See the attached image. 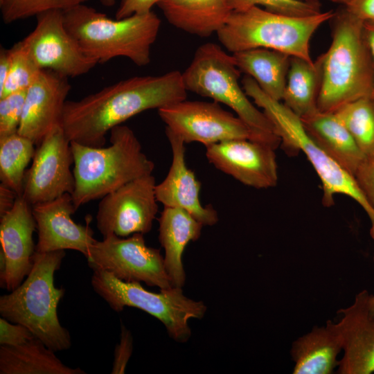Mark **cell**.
I'll list each match as a JSON object with an SVG mask.
<instances>
[{
	"label": "cell",
	"mask_w": 374,
	"mask_h": 374,
	"mask_svg": "<svg viewBox=\"0 0 374 374\" xmlns=\"http://www.w3.org/2000/svg\"><path fill=\"white\" fill-rule=\"evenodd\" d=\"M364 32L374 64V22H364Z\"/></svg>",
	"instance_id": "60d3db41"
},
{
	"label": "cell",
	"mask_w": 374,
	"mask_h": 374,
	"mask_svg": "<svg viewBox=\"0 0 374 374\" xmlns=\"http://www.w3.org/2000/svg\"><path fill=\"white\" fill-rule=\"evenodd\" d=\"M371 294L359 292L349 307L341 309L339 321L344 355L338 373L371 374L374 372V316L370 313Z\"/></svg>",
	"instance_id": "ffe728a7"
},
{
	"label": "cell",
	"mask_w": 374,
	"mask_h": 374,
	"mask_svg": "<svg viewBox=\"0 0 374 374\" xmlns=\"http://www.w3.org/2000/svg\"><path fill=\"white\" fill-rule=\"evenodd\" d=\"M366 156L374 154V103L371 97L348 103L334 112Z\"/></svg>",
	"instance_id": "f1b7e54d"
},
{
	"label": "cell",
	"mask_w": 374,
	"mask_h": 374,
	"mask_svg": "<svg viewBox=\"0 0 374 374\" xmlns=\"http://www.w3.org/2000/svg\"><path fill=\"white\" fill-rule=\"evenodd\" d=\"M159 240L165 250L164 266L172 287L186 283L182 256L190 241L197 240L204 225L186 210L164 207L159 219Z\"/></svg>",
	"instance_id": "7402d4cb"
},
{
	"label": "cell",
	"mask_w": 374,
	"mask_h": 374,
	"mask_svg": "<svg viewBox=\"0 0 374 374\" xmlns=\"http://www.w3.org/2000/svg\"><path fill=\"white\" fill-rule=\"evenodd\" d=\"M157 6L171 25L201 37L217 33L233 12L228 0H161Z\"/></svg>",
	"instance_id": "cb8c5ba5"
},
{
	"label": "cell",
	"mask_w": 374,
	"mask_h": 374,
	"mask_svg": "<svg viewBox=\"0 0 374 374\" xmlns=\"http://www.w3.org/2000/svg\"><path fill=\"white\" fill-rule=\"evenodd\" d=\"M9 50L10 65L8 76L0 93V98L9 93L27 89L42 70L27 47L21 40Z\"/></svg>",
	"instance_id": "f546056e"
},
{
	"label": "cell",
	"mask_w": 374,
	"mask_h": 374,
	"mask_svg": "<svg viewBox=\"0 0 374 374\" xmlns=\"http://www.w3.org/2000/svg\"><path fill=\"white\" fill-rule=\"evenodd\" d=\"M328 1L334 3L339 4L340 6H345L350 1V0H328Z\"/></svg>",
	"instance_id": "ee69618b"
},
{
	"label": "cell",
	"mask_w": 374,
	"mask_h": 374,
	"mask_svg": "<svg viewBox=\"0 0 374 374\" xmlns=\"http://www.w3.org/2000/svg\"><path fill=\"white\" fill-rule=\"evenodd\" d=\"M89 0H0L3 21L11 24L52 10H66Z\"/></svg>",
	"instance_id": "4dcf8cb0"
},
{
	"label": "cell",
	"mask_w": 374,
	"mask_h": 374,
	"mask_svg": "<svg viewBox=\"0 0 374 374\" xmlns=\"http://www.w3.org/2000/svg\"><path fill=\"white\" fill-rule=\"evenodd\" d=\"M344 6L349 12L364 22H374V0H350Z\"/></svg>",
	"instance_id": "74e56055"
},
{
	"label": "cell",
	"mask_w": 374,
	"mask_h": 374,
	"mask_svg": "<svg viewBox=\"0 0 374 374\" xmlns=\"http://www.w3.org/2000/svg\"><path fill=\"white\" fill-rule=\"evenodd\" d=\"M38 241L35 251L39 253L72 249L88 256L90 246L96 240L87 224L75 223L71 215L76 211L72 196L66 193L53 200L32 206Z\"/></svg>",
	"instance_id": "2e32d148"
},
{
	"label": "cell",
	"mask_w": 374,
	"mask_h": 374,
	"mask_svg": "<svg viewBox=\"0 0 374 374\" xmlns=\"http://www.w3.org/2000/svg\"><path fill=\"white\" fill-rule=\"evenodd\" d=\"M35 28L22 39L42 69L67 78L84 75L98 62L87 56L66 30L60 10L39 14Z\"/></svg>",
	"instance_id": "5bb4252c"
},
{
	"label": "cell",
	"mask_w": 374,
	"mask_h": 374,
	"mask_svg": "<svg viewBox=\"0 0 374 374\" xmlns=\"http://www.w3.org/2000/svg\"><path fill=\"white\" fill-rule=\"evenodd\" d=\"M155 178L135 179L101 198L96 226L101 235L127 237L149 233L158 212Z\"/></svg>",
	"instance_id": "7c38bea8"
},
{
	"label": "cell",
	"mask_w": 374,
	"mask_h": 374,
	"mask_svg": "<svg viewBox=\"0 0 374 374\" xmlns=\"http://www.w3.org/2000/svg\"><path fill=\"white\" fill-rule=\"evenodd\" d=\"M232 11H243L253 6L285 15L306 17L321 12L319 0H228Z\"/></svg>",
	"instance_id": "1f68e13d"
},
{
	"label": "cell",
	"mask_w": 374,
	"mask_h": 374,
	"mask_svg": "<svg viewBox=\"0 0 374 374\" xmlns=\"http://www.w3.org/2000/svg\"><path fill=\"white\" fill-rule=\"evenodd\" d=\"M371 98H372V100H373V103H374V93H373V94L372 95Z\"/></svg>",
	"instance_id": "f6af8a7d"
},
{
	"label": "cell",
	"mask_w": 374,
	"mask_h": 374,
	"mask_svg": "<svg viewBox=\"0 0 374 374\" xmlns=\"http://www.w3.org/2000/svg\"><path fill=\"white\" fill-rule=\"evenodd\" d=\"M161 0H121L116 12V19H121L133 15H145L152 12V8Z\"/></svg>",
	"instance_id": "8d00e7d4"
},
{
	"label": "cell",
	"mask_w": 374,
	"mask_h": 374,
	"mask_svg": "<svg viewBox=\"0 0 374 374\" xmlns=\"http://www.w3.org/2000/svg\"><path fill=\"white\" fill-rule=\"evenodd\" d=\"M231 55L240 72L253 78L271 98L282 100L292 56L265 48L244 50Z\"/></svg>",
	"instance_id": "d4e9b609"
},
{
	"label": "cell",
	"mask_w": 374,
	"mask_h": 374,
	"mask_svg": "<svg viewBox=\"0 0 374 374\" xmlns=\"http://www.w3.org/2000/svg\"><path fill=\"white\" fill-rule=\"evenodd\" d=\"M86 258L91 269L106 271L123 281L143 282L160 290L172 287L160 250L147 246L142 233L126 238L111 234L96 240Z\"/></svg>",
	"instance_id": "30bf717a"
},
{
	"label": "cell",
	"mask_w": 374,
	"mask_h": 374,
	"mask_svg": "<svg viewBox=\"0 0 374 374\" xmlns=\"http://www.w3.org/2000/svg\"><path fill=\"white\" fill-rule=\"evenodd\" d=\"M34 145L31 140L18 132L0 137L1 183L18 196L22 195L26 168L35 152Z\"/></svg>",
	"instance_id": "83f0119b"
},
{
	"label": "cell",
	"mask_w": 374,
	"mask_h": 374,
	"mask_svg": "<svg viewBox=\"0 0 374 374\" xmlns=\"http://www.w3.org/2000/svg\"><path fill=\"white\" fill-rule=\"evenodd\" d=\"M71 141L61 125L52 129L37 145L26 170L21 196L31 206L72 194L75 179L71 166Z\"/></svg>",
	"instance_id": "4fadbf2b"
},
{
	"label": "cell",
	"mask_w": 374,
	"mask_h": 374,
	"mask_svg": "<svg viewBox=\"0 0 374 374\" xmlns=\"http://www.w3.org/2000/svg\"><path fill=\"white\" fill-rule=\"evenodd\" d=\"M343 350V336L339 321H328L314 327L292 345L294 374H330L339 365L337 357Z\"/></svg>",
	"instance_id": "44dd1931"
},
{
	"label": "cell",
	"mask_w": 374,
	"mask_h": 374,
	"mask_svg": "<svg viewBox=\"0 0 374 374\" xmlns=\"http://www.w3.org/2000/svg\"><path fill=\"white\" fill-rule=\"evenodd\" d=\"M64 256V250L35 251L25 280L0 297L1 317L25 326L55 352L67 350L71 345L70 334L60 324L57 312L65 290L54 285V274Z\"/></svg>",
	"instance_id": "5b68a950"
},
{
	"label": "cell",
	"mask_w": 374,
	"mask_h": 374,
	"mask_svg": "<svg viewBox=\"0 0 374 374\" xmlns=\"http://www.w3.org/2000/svg\"><path fill=\"white\" fill-rule=\"evenodd\" d=\"M246 94L262 109L280 139V144L288 153L302 152L316 171L322 185V204H334L337 195H344L355 200L366 213L370 222V234L374 240V208L358 185L355 177L321 149L306 132L301 118L281 101L265 93L249 75L242 80Z\"/></svg>",
	"instance_id": "8992f818"
},
{
	"label": "cell",
	"mask_w": 374,
	"mask_h": 374,
	"mask_svg": "<svg viewBox=\"0 0 374 374\" xmlns=\"http://www.w3.org/2000/svg\"><path fill=\"white\" fill-rule=\"evenodd\" d=\"M334 15V10L296 17L274 13L253 6L233 11L217 35L222 45L231 53L265 48L278 51L309 62L310 43L316 30Z\"/></svg>",
	"instance_id": "52a82bcc"
},
{
	"label": "cell",
	"mask_w": 374,
	"mask_h": 374,
	"mask_svg": "<svg viewBox=\"0 0 374 374\" xmlns=\"http://www.w3.org/2000/svg\"><path fill=\"white\" fill-rule=\"evenodd\" d=\"M35 337L25 326L0 318V346H17Z\"/></svg>",
	"instance_id": "836d02e7"
},
{
	"label": "cell",
	"mask_w": 374,
	"mask_h": 374,
	"mask_svg": "<svg viewBox=\"0 0 374 374\" xmlns=\"http://www.w3.org/2000/svg\"><path fill=\"white\" fill-rule=\"evenodd\" d=\"M332 40L323 57L320 111L335 112L351 101L374 93V64L366 41L364 21L344 6L329 20Z\"/></svg>",
	"instance_id": "7a4b0ae2"
},
{
	"label": "cell",
	"mask_w": 374,
	"mask_h": 374,
	"mask_svg": "<svg viewBox=\"0 0 374 374\" xmlns=\"http://www.w3.org/2000/svg\"><path fill=\"white\" fill-rule=\"evenodd\" d=\"M208 161L217 169L240 183L255 188L277 185L278 166L275 149L249 139H233L206 147Z\"/></svg>",
	"instance_id": "9a60e30c"
},
{
	"label": "cell",
	"mask_w": 374,
	"mask_h": 374,
	"mask_svg": "<svg viewBox=\"0 0 374 374\" xmlns=\"http://www.w3.org/2000/svg\"><path fill=\"white\" fill-rule=\"evenodd\" d=\"M172 159L166 178L156 185L158 202L164 207L181 208L190 213L204 226H213L218 220L217 211L211 205L203 206L199 200L200 182L185 161L184 141L166 127Z\"/></svg>",
	"instance_id": "d6986e66"
},
{
	"label": "cell",
	"mask_w": 374,
	"mask_h": 374,
	"mask_svg": "<svg viewBox=\"0 0 374 374\" xmlns=\"http://www.w3.org/2000/svg\"><path fill=\"white\" fill-rule=\"evenodd\" d=\"M301 120L314 143L354 176L366 156L336 114L317 109Z\"/></svg>",
	"instance_id": "603a6c76"
},
{
	"label": "cell",
	"mask_w": 374,
	"mask_h": 374,
	"mask_svg": "<svg viewBox=\"0 0 374 374\" xmlns=\"http://www.w3.org/2000/svg\"><path fill=\"white\" fill-rule=\"evenodd\" d=\"M157 110L166 127L179 136L185 143L198 142L206 147L233 139L260 142L244 121L224 109L215 101L186 99Z\"/></svg>",
	"instance_id": "8fae6325"
},
{
	"label": "cell",
	"mask_w": 374,
	"mask_h": 374,
	"mask_svg": "<svg viewBox=\"0 0 374 374\" xmlns=\"http://www.w3.org/2000/svg\"><path fill=\"white\" fill-rule=\"evenodd\" d=\"M240 73L232 55L226 53L218 44L208 42L197 48L190 64L182 73V78L187 91L227 105L261 143L276 150L280 144V139L265 114L249 100L239 83Z\"/></svg>",
	"instance_id": "ba28073f"
},
{
	"label": "cell",
	"mask_w": 374,
	"mask_h": 374,
	"mask_svg": "<svg viewBox=\"0 0 374 374\" xmlns=\"http://www.w3.org/2000/svg\"><path fill=\"white\" fill-rule=\"evenodd\" d=\"M92 270L93 289L113 310L119 312L125 307L140 309L161 321L169 337L178 343H186L191 337L189 320L201 319L206 312L205 303L186 296L181 287L154 293L140 283L123 281L104 270Z\"/></svg>",
	"instance_id": "9c48e42d"
},
{
	"label": "cell",
	"mask_w": 374,
	"mask_h": 374,
	"mask_svg": "<svg viewBox=\"0 0 374 374\" xmlns=\"http://www.w3.org/2000/svg\"><path fill=\"white\" fill-rule=\"evenodd\" d=\"M10 65L9 50L3 47L0 50V93L6 82Z\"/></svg>",
	"instance_id": "ab89813d"
},
{
	"label": "cell",
	"mask_w": 374,
	"mask_h": 374,
	"mask_svg": "<svg viewBox=\"0 0 374 374\" xmlns=\"http://www.w3.org/2000/svg\"><path fill=\"white\" fill-rule=\"evenodd\" d=\"M64 364L40 339L17 346H0V374H85Z\"/></svg>",
	"instance_id": "484cf974"
},
{
	"label": "cell",
	"mask_w": 374,
	"mask_h": 374,
	"mask_svg": "<svg viewBox=\"0 0 374 374\" xmlns=\"http://www.w3.org/2000/svg\"><path fill=\"white\" fill-rule=\"evenodd\" d=\"M374 261V257H373ZM370 313L372 316H374V295L371 294L370 297Z\"/></svg>",
	"instance_id": "7bdbcfd3"
},
{
	"label": "cell",
	"mask_w": 374,
	"mask_h": 374,
	"mask_svg": "<svg viewBox=\"0 0 374 374\" xmlns=\"http://www.w3.org/2000/svg\"><path fill=\"white\" fill-rule=\"evenodd\" d=\"M26 90L0 98V137L17 132L23 114Z\"/></svg>",
	"instance_id": "d6a6232c"
},
{
	"label": "cell",
	"mask_w": 374,
	"mask_h": 374,
	"mask_svg": "<svg viewBox=\"0 0 374 374\" xmlns=\"http://www.w3.org/2000/svg\"><path fill=\"white\" fill-rule=\"evenodd\" d=\"M67 77L42 69L26 89L17 132L38 145L55 127L61 125L66 98L71 90Z\"/></svg>",
	"instance_id": "e0dca14e"
},
{
	"label": "cell",
	"mask_w": 374,
	"mask_h": 374,
	"mask_svg": "<svg viewBox=\"0 0 374 374\" xmlns=\"http://www.w3.org/2000/svg\"><path fill=\"white\" fill-rule=\"evenodd\" d=\"M354 177L374 208V154L364 158Z\"/></svg>",
	"instance_id": "d590c367"
},
{
	"label": "cell",
	"mask_w": 374,
	"mask_h": 374,
	"mask_svg": "<svg viewBox=\"0 0 374 374\" xmlns=\"http://www.w3.org/2000/svg\"><path fill=\"white\" fill-rule=\"evenodd\" d=\"M0 217V251L6 265L0 285L1 287L12 291L32 269L35 252L33 234L36 222L32 206L21 195L17 196L13 207Z\"/></svg>",
	"instance_id": "ac0fdd59"
},
{
	"label": "cell",
	"mask_w": 374,
	"mask_h": 374,
	"mask_svg": "<svg viewBox=\"0 0 374 374\" xmlns=\"http://www.w3.org/2000/svg\"><path fill=\"white\" fill-rule=\"evenodd\" d=\"M17 194L1 183L0 185V216L9 211L14 206Z\"/></svg>",
	"instance_id": "f35d334b"
},
{
	"label": "cell",
	"mask_w": 374,
	"mask_h": 374,
	"mask_svg": "<svg viewBox=\"0 0 374 374\" xmlns=\"http://www.w3.org/2000/svg\"><path fill=\"white\" fill-rule=\"evenodd\" d=\"M75 187L71 194L77 210L101 199L127 183L152 175L154 164L129 127L119 125L110 130V145L91 147L71 141Z\"/></svg>",
	"instance_id": "3957f363"
},
{
	"label": "cell",
	"mask_w": 374,
	"mask_h": 374,
	"mask_svg": "<svg viewBox=\"0 0 374 374\" xmlns=\"http://www.w3.org/2000/svg\"><path fill=\"white\" fill-rule=\"evenodd\" d=\"M132 341L131 332L124 326H122L120 341L114 350L111 373L122 374L125 373L127 364L132 353Z\"/></svg>",
	"instance_id": "e575fe53"
},
{
	"label": "cell",
	"mask_w": 374,
	"mask_h": 374,
	"mask_svg": "<svg viewBox=\"0 0 374 374\" xmlns=\"http://www.w3.org/2000/svg\"><path fill=\"white\" fill-rule=\"evenodd\" d=\"M322 78V55L312 62L292 56L281 102L300 118L315 112Z\"/></svg>",
	"instance_id": "4316f807"
},
{
	"label": "cell",
	"mask_w": 374,
	"mask_h": 374,
	"mask_svg": "<svg viewBox=\"0 0 374 374\" xmlns=\"http://www.w3.org/2000/svg\"><path fill=\"white\" fill-rule=\"evenodd\" d=\"M66 30L83 52L98 63L125 57L142 66L150 62V49L161 26L152 11L112 19L92 7L80 4L62 11Z\"/></svg>",
	"instance_id": "277c9868"
},
{
	"label": "cell",
	"mask_w": 374,
	"mask_h": 374,
	"mask_svg": "<svg viewBox=\"0 0 374 374\" xmlns=\"http://www.w3.org/2000/svg\"><path fill=\"white\" fill-rule=\"evenodd\" d=\"M182 73L134 76L121 80L78 100H66L62 121L71 141L103 147L108 132L149 109H159L186 100Z\"/></svg>",
	"instance_id": "6da1fadb"
},
{
	"label": "cell",
	"mask_w": 374,
	"mask_h": 374,
	"mask_svg": "<svg viewBox=\"0 0 374 374\" xmlns=\"http://www.w3.org/2000/svg\"><path fill=\"white\" fill-rule=\"evenodd\" d=\"M100 3L107 7H111L114 6L116 1V0H100Z\"/></svg>",
	"instance_id": "b9f144b4"
}]
</instances>
